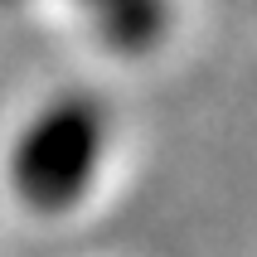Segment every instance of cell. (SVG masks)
<instances>
[{
  "label": "cell",
  "mask_w": 257,
  "mask_h": 257,
  "mask_svg": "<svg viewBox=\"0 0 257 257\" xmlns=\"http://www.w3.org/2000/svg\"><path fill=\"white\" fill-rule=\"evenodd\" d=\"M112 121L107 107L87 92H58L15 131L5 151L10 194L29 214L58 218L92 194L107 160Z\"/></svg>",
  "instance_id": "cell-1"
},
{
  "label": "cell",
  "mask_w": 257,
  "mask_h": 257,
  "mask_svg": "<svg viewBox=\"0 0 257 257\" xmlns=\"http://www.w3.org/2000/svg\"><path fill=\"white\" fill-rule=\"evenodd\" d=\"M87 10L97 15L102 34L121 49H146L156 44V34L165 29V5L160 0H83Z\"/></svg>",
  "instance_id": "cell-2"
}]
</instances>
